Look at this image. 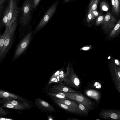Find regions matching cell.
Segmentation results:
<instances>
[{
  "label": "cell",
  "mask_w": 120,
  "mask_h": 120,
  "mask_svg": "<svg viewBox=\"0 0 120 120\" xmlns=\"http://www.w3.org/2000/svg\"><path fill=\"white\" fill-rule=\"evenodd\" d=\"M100 120V119H97L96 120Z\"/></svg>",
  "instance_id": "cell-45"
},
{
  "label": "cell",
  "mask_w": 120,
  "mask_h": 120,
  "mask_svg": "<svg viewBox=\"0 0 120 120\" xmlns=\"http://www.w3.org/2000/svg\"><path fill=\"white\" fill-rule=\"evenodd\" d=\"M100 8L102 11H107L109 10V6L108 4L106 1H102L100 4Z\"/></svg>",
  "instance_id": "cell-26"
},
{
  "label": "cell",
  "mask_w": 120,
  "mask_h": 120,
  "mask_svg": "<svg viewBox=\"0 0 120 120\" xmlns=\"http://www.w3.org/2000/svg\"><path fill=\"white\" fill-rule=\"evenodd\" d=\"M66 69L63 81L60 84L77 90L81 89V80L75 72L72 66L69 64Z\"/></svg>",
  "instance_id": "cell-3"
},
{
  "label": "cell",
  "mask_w": 120,
  "mask_h": 120,
  "mask_svg": "<svg viewBox=\"0 0 120 120\" xmlns=\"http://www.w3.org/2000/svg\"><path fill=\"white\" fill-rule=\"evenodd\" d=\"M9 98L16 99L22 101L27 102L24 98L19 96L0 89V98Z\"/></svg>",
  "instance_id": "cell-19"
},
{
  "label": "cell",
  "mask_w": 120,
  "mask_h": 120,
  "mask_svg": "<svg viewBox=\"0 0 120 120\" xmlns=\"http://www.w3.org/2000/svg\"><path fill=\"white\" fill-rule=\"evenodd\" d=\"M120 0H115V15H118L120 11Z\"/></svg>",
  "instance_id": "cell-27"
},
{
  "label": "cell",
  "mask_w": 120,
  "mask_h": 120,
  "mask_svg": "<svg viewBox=\"0 0 120 120\" xmlns=\"http://www.w3.org/2000/svg\"><path fill=\"white\" fill-rule=\"evenodd\" d=\"M111 77L115 87L118 92L120 93V68L116 66L110 68Z\"/></svg>",
  "instance_id": "cell-9"
},
{
  "label": "cell",
  "mask_w": 120,
  "mask_h": 120,
  "mask_svg": "<svg viewBox=\"0 0 120 120\" xmlns=\"http://www.w3.org/2000/svg\"><path fill=\"white\" fill-rule=\"evenodd\" d=\"M34 102L37 107L42 111L50 112L56 111L54 107L42 99L36 98L35 99Z\"/></svg>",
  "instance_id": "cell-10"
},
{
  "label": "cell",
  "mask_w": 120,
  "mask_h": 120,
  "mask_svg": "<svg viewBox=\"0 0 120 120\" xmlns=\"http://www.w3.org/2000/svg\"><path fill=\"white\" fill-rule=\"evenodd\" d=\"M92 10L90 8L87 14L86 21L88 22H90L94 19L92 15Z\"/></svg>",
  "instance_id": "cell-29"
},
{
  "label": "cell",
  "mask_w": 120,
  "mask_h": 120,
  "mask_svg": "<svg viewBox=\"0 0 120 120\" xmlns=\"http://www.w3.org/2000/svg\"><path fill=\"white\" fill-rule=\"evenodd\" d=\"M65 73L64 70L63 68H62L57 71L50 78L48 84L62 83L64 78Z\"/></svg>",
  "instance_id": "cell-12"
},
{
  "label": "cell",
  "mask_w": 120,
  "mask_h": 120,
  "mask_svg": "<svg viewBox=\"0 0 120 120\" xmlns=\"http://www.w3.org/2000/svg\"><path fill=\"white\" fill-rule=\"evenodd\" d=\"M104 18V16L103 15H100L96 19V25L98 26L103 23Z\"/></svg>",
  "instance_id": "cell-28"
},
{
  "label": "cell",
  "mask_w": 120,
  "mask_h": 120,
  "mask_svg": "<svg viewBox=\"0 0 120 120\" xmlns=\"http://www.w3.org/2000/svg\"><path fill=\"white\" fill-rule=\"evenodd\" d=\"M69 99L81 103L90 110H93L95 108L94 102L90 99L80 92H62Z\"/></svg>",
  "instance_id": "cell-4"
},
{
  "label": "cell",
  "mask_w": 120,
  "mask_h": 120,
  "mask_svg": "<svg viewBox=\"0 0 120 120\" xmlns=\"http://www.w3.org/2000/svg\"><path fill=\"white\" fill-rule=\"evenodd\" d=\"M54 102L60 107L65 110L71 113L79 115L75 109L65 104L58 98L52 97Z\"/></svg>",
  "instance_id": "cell-16"
},
{
  "label": "cell",
  "mask_w": 120,
  "mask_h": 120,
  "mask_svg": "<svg viewBox=\"0 0 120 120\" xmlns=\"http://www.w3.org/2000/svg\"><path fill=\"white\" fill-rule=\"evenodd\" d=\"M70 0H64V2H67V1H69Z\"/></svg>",
  "instance_id": "cell-43"
},
{
  "label": "cell",
  "mask_w": 120,
  "mask_h": 120,
  "mask_svg": "<svg viewBox=\"0 0 120 120\" xmlns=\"http://www.w3.org/2000/svg\"><path fill=\"white\" fill-rule=\"evenodd\" d=\"M49 94L52 97H54L59 99H69L62 91L59 90L51 88Z\"/></svg>",
  "instance_id": "cell-20"
},
{
  "label": "cell",
  "mask_w": 120,
  "mask_h": 120,
  "mask_svg": "<svg viewBox=\"0 0 120 120\" xmlns=\"http://www.w3.org/2000/svg\"><path fill=\"white\" fill-rule=\"evenodd\" d=\"M10 28L6 27L5 30L2 35L1 36L0 38V52L3 45L7 35Z\"/></svg>",
  "instance_id": "cell-25"
},
{
  "label": "cell",
  "mask_w": 120,
  "mask_h": 120,
  "mask_svg": "<svg viewBox=\"0 0 120 120\" xmlns=\"http://www.w3.org/2000/svg\"><path fill=\"white\" fill-rule=\"evenodd\" d=\"M94 0H93V1H94Z\"/></svg>",
  "instance_id": "cell-46"
},
{
  "label": "cell",
  "mask_w": 120,
  "mask_h": 120,
  "mask_svg": "<svg viewBox=\"0 0 120 120\" xmlns=\"http://www.w3.org/2000/svg\"><path fill=\"white\" fill-rule=\"evenodd\" d=\"M65 104L72 108L76 111L79 114H81V112L77 105V102L74 100L70 99H59Z\"/></svg>",
  "instance_id": "cell-21"
},
{
  "label": "cell",
  "mask_w": 120,
  "mask_h": 120,
  "mask_svg": "<svg viewBox=\"0 0 120 120\" xmlns=\"http://www.w3.org/2000/svg\"><path fill=\"white\" fill-rule=\"evenodd\" d=\"M98 115L103 119L120 120L119 110L102 108L100 110Z\"/></svg>",
  "instance_id": "cell-8"
},
{
  "label": "cell",
  "mask_w": 120,
  "mask_h": 120,
  "mask_svg": "<svg viewBox=\"0 0 120 120\" xmlns=\"http://www.w3.org/2000/svg\"><path fill=\"white\" fill-rule=\"evenodd\" d=\"M67 120H79V119L73 117H70L68 118Z\"/></svg>",
  "instance_id": "cell-39"
},
{
  "label": "cell",
  "mask_w": 120,
  "mask_h": 120,
  "mask_svg": "<svg viewBox=\"0 0 120 120\" xmlns=\"http://www.w3.org/2000/svg\"><path fill=\"white\" fill-rule=\"evenodd\" d=\"M3 108L2 107H0V109H1L2 108Z\"/></svg>",
  "instance_id": "cell-44"
},
{
  "label": "cell",
  "mask_w": 120,
  "mask_h": 120,
  "mask_svg": "<svg viewBox=\"0 0 120 120\" xmlns=\"http://www.w3.org/2000/svg\"><path fill=\"white\" fill-rule=\"evenodd\" d=\"M92 12L94 19H95L96 18L98 17L101 15V14L96 10H92Z\"/></svg>",
  "instance_id": "cell-31"
},
{
  "label": "cell",
  "mask_w": 120,
  "mask_h": 120,
  "mask_svg": "<svg viewBox=\"0 0 120 120\" xmlns=\"http://www.w3.org/2000/svg\"><path fill=\"white\" fill-rule=\"evenodd\" d=\"M0 104L2 107L9 109L16 110H23L20 107L15 105L12 104L8 102L5 98H4L0 100Z\"/></svg>",
  "instance_id": "cell-22"
},
{
  "label": "cell",
  "mask_w": 120,
  "mask_h": 120,
  "mask_svg": "<svg viewBox=\"0 0 120 120\" xmlns=\"http://www.w3.org/2000/svg\"><path fill=\"white\" fill-rule=\"evenodd\" d=\"M99 0H94L91 4L89 6L90 8L92 10H96Z\"/></svg>",
  "instance_id": "cell-30"
},
{
  "label": "cell",
  "mask_w": 120,
  "mask_h": 120,
  "mask_svg": "<svg viewBox=\"0 0 120 120\" xmlns=\"http://www.w3.org/2000/svg\"><path fill=\"white\" fill-rule=\"evenodd\" d=\"M92 48V47L90 45L85 46L81 48L80 49L84 51H88Z\"/></svg>",
  "instance_id": "cell-33"
},
{
  "label": "cell",
  "mask_w": 120,
  "mask_h": 120,
  "mask_svg": "<svg viewBox=\"0 0 120 120\" xmlns=\"http://www.w3.org/2000/svg\"><path fill=\"white\" fill-rule=\"evenodd\" d=\"M84 94L87 96L95 100L97 103H100L101 94L100 92L92 89L86 88L83 90Z\"/></svg>",
  "instance_id": "cell-13"
},
{
  "label": "cell",
  "mask_w": 120,
  "mask_h": 120,
  "mask_svg": "<svg viewBox=\"0 0 120 120\" xmlns=\"http://www.w3.org/2000/svg\"><path fill=\"white\" fill-rule=\"evenodd\" d=\"M103 83V82L99 80L95 79L88 82L87 85L88 88L101 92Z\"/></svg>",
  "instance_id": "cell-17"
},
{
  "label": "cell",
  "mask_w": 120,
  "mask_h": 120,
  "mask_svg": "<svg viewBox=\"0 0 120 120\" xmlns=\"http://www.w3.org/2000/svg\"><path fill=\"white\" fill-rule=\"evenodd\" d=\"M6 4H5L3 5L0 8V19L1 17V16L3 11V10L6 5ZM1 37V35L0 32V38Z\"/></svg>",
  "instance_id": "cell-37"
},
{
  "label": "cell",
  "mask_w": 120,
  "mask_h": 120,
  "mask_svg": "<svg viewBox=\"0 0 120 120\" xmlns=\"http://www.w3.org/2000/svg\"><path fill=\"white\" fill-rule=\"evenodd\" d=\"M59 2V0H57L49 8L36 27V31L41 29L48 22L55 12Z\"/></svg>",
  "instance_id": "cell-7"
},
{
  "label": "cell",
  "mask_w": 120,
  "mask_h": 120,
  "mask_svg": "<svg viewBox=\"0 0 120 120\" xmlns=\"http://www.w3.org/2000/svg\"><path fill=\"white\" fill-rule=\"evenodd\" d=\"M116 21V19L110 12L107 13L104 16L102 23L103 28L105 31H108L114 28Z\"/></svg>",
  "instance_id": "cell-11"
},
{
  "label": "cell",
  "mask_w": 120,
  "mask_h": 120,
  "mask_svg": "<svg viewBox=\"0 0 120 120\" xmlns=\"http://www.w3.org/2000/svg\"><path fill=\"white\" fill-rule=\"evenodd\" d=\"M33 0H24L20 8L19 23V37L21 38L23 35V30L31 20V11L33 9Z\"/></svg>",
  "instance_id": "cell-1"
},
{
  "label": "cell",
  "mask_w": 120,
  "mask_h": 120,
  "mask_svg": "<svg viewBox=\"0 0 120 120\" xmlns=\"http://www.w3.org/2000/svg\"><path fill=\"white\" fill-rule=\"evenodd\" d=\"M111 3L112 6V13L115 15V0H111Z\"/></svg>",
  "instance_id": "cell-34"
},
{
  "label": "cell",
  "mask_w": 120,
  "mask_h": 120,
  "mask_svg": "<svg viewBox=\"0 0 120 120\" xmlns=\"http://www.w3.org/2000/svg\"><path fill=\"white\" fill-rule=\"evenodd\" d=\"M77 105L81 112V114L87 115L90 111L89 109L82 104L77 102Z\"/></svg>",
  "instance_id": "cell-24"
},
{
  "label": "cell",
  "mask_w": 120,
  "mask_h": 120,
  "mask_svg": "<svg viewBox=\"0 0 120 120\" xmlns=\"http://www.w3.org/2000/svg\"><path fill=\"white\" fill-rule=\"evenodd\" d=\"M8 0H0V8L4 5L6 4Z\"/></svg>",
  "instance_id": "cell-36"
},
{
  "label": "cell",
  "mask_w": 120,
  "mask_h": 120,
  "mask_svg": "<svg viewBox=\"0 0 120 120\" xmlns=\"http://www.w3.org/2000/svg\"><path fill=\"white\" fill-rule=\"evenodd\" d=\"M0 120H13V119L10 118L4 117L0 116Z\"/></svg>",
  "instance_id": "cell-38"
},
{
  "label": "cell",
  "mask_w": 120,
  "mask_h": 120,
  "mask_svg": "<svg viewBox=\"0 0 120 120\" xmlns=\"http://www.w3.org/2000/svg\"><path fill=\"white\" fill-rule=\"evenodd\" d=\"M18 25L17 19L11 25L0 51V64L3 61L7 54L14 44L16 38L17 33L16 30Z\"/></svg>",
  "instance_id": "cell-2"
},
{
  "label": "cell",
  "mask_w": 120,
  "mask_h": 120,
  "mask_svg": "<svg viewBox=\"0 0 120 120\" xmlns=\"http://www.w3.org/2000/svg\"><path fill=\"white\" fill-rule=\"evenodd\" d=\"M120 20L119 19L109 35V38H114L118 35L120 31Z\"/></svg>",
  "instance_id": "cell-23"
},
{
  "label": "cell",
  "mask_w": 120,
  "mask_h": 120,
  "mask_svg": "<svg viewBox=\"0 0 120 120\" xmlns=\"http://www.w3.org/2000/svg\"><path fill=\"white\" fill-rule=\"evenodd\" d=\"M9 5L8 1L3 10L0 19V32L6 27L8 21V14L9 10Z\"/></svg>",
  "instance_id": "cell-14"
},
{
  "label": "cell",
  "mask_w": 120,
  "mask_h": 120,
  "mask_svg": "<svg viewBox=\"0 0 120 120\" xmlns=\"http://www.w3.org/2000/svg\"><path fill=\"white\" fill-rule=\"evenodd\" d=\"M41 0H33V9H35L38 5Z\"/></svg>",
  "instance_id": "cell-35"
},
{
  "label": "cell",
  "mask_w": 120,
  "mask_h": 120,
  "mask_svg": "<svg viewBox=\"0 0 120 120\" xmlns=\"http://www.w3.org/2000/svg\"><path fill=\"white\" fill-rule=\"evenodd\" d=\"M48 119L49 120H54L53 117L50 115L48 116Z\"/></svg>",
  "instance_id": "cell-41"
},
{
  "label": "cell",
  "mask_w": 120,
  "mask_h": 120,
  "mask_svg": "<svg viewBox=\"0 0 120 120\" xmlns=\"http://www.w3.org/2000/svg\"><path fill=\"white\" fill-rule=\"evenodd\" d=\"M93 0H90V3L89 4V6H90L91 4L93 2Z\"/></svg>",
  "instance_id": "cell-42"
},
{
  "label": "cell",
  "mask_w": 120,
  "mask_h": 120,
  "mask_svg": "<svg viewBox=\"0 0 120 120\" xmlns=\"http://www.w3.org/2000/svg\"><path fill=\"white\" fill-rule=\"evenodd\" d=\"M9 10L8 14V21L6 27L10 28L14 22L18 19L20 8L19 6V0H8Z\"/></svg>",
  "instance_id": "cell-5"
},
{
  "label": "cell",
  "mask_w": 120,
  "mask_h": 120,
  "mask_svg": "<svg viewBox=\"0 0 120 120\" xmlns=\"http://www.w3.org/2000/svg\"><path fill=\"white\" fill-rule=\"evenodd\" d=\"M5 99L8 102L15 105L20 107L23 110L29 109L30 108V105L27 102L22 101L12 98H9Z\"/></svg>",
  "instance_id": "cell-15"
},
{
  "label": "cell",
  "mask_w": 120,
  "mask_h": 120,
  "mask_svg": "<svg viewBox=\"0 0 120 120\" xmlns=\"http://www.w3.org/2000/svg\"><path fill=\"white\" fill-rule=\"evenodd\" d=\"M8 112L3 108L0 109V116H6L8 115Z\"/></svg>",
  "instance_id": "cell-32"
},
{
  "label": "cell",
  "mask_w": 120,
  "mask_h": 120,
  "mask_svg": "<svg viewBox=\"0 0 120 120\" xmlns=\"http://www.w3.org/2000/svg\"><path fill=\"white\" fill-rule=\"evenodd\" d=\"M31 36V33H27L17 45L13 57V62L16 60L24 52L29 44Z\"/></svg>",
  "instance_id": "cell-6"
},
{
  "label": "cell",
  "mask_w": 120,
  "mask_h": 120,
  "mask_svg": "<svg viewBox=\"0 0 120 120\" xmlns=\"http://www.w3.org/2000/svg\"><path fill=\"white\" fill-rule=\"evenodd\" d=\"M51 88L67 92H80V91L75 90L66 85L59 83L52 85Z\"/></svg>",
  "instance_id": "cell-18"
},
{
  "label": "cell",
  "mask_w": 120,
  "mask_h": 120,
  "mask_svg": "<svg viewBox=\"0 0 120 120\" xmlns=\"http://www.w3.org/2000/svg\"><path fill=\"white\" fill-rule=\"evenodd\" d=\"M115 63L116 65L118 66H120V62H119L118 60H115Z\"/></svg>",
  "instance_id": "cell-40"
}]
</instances>
